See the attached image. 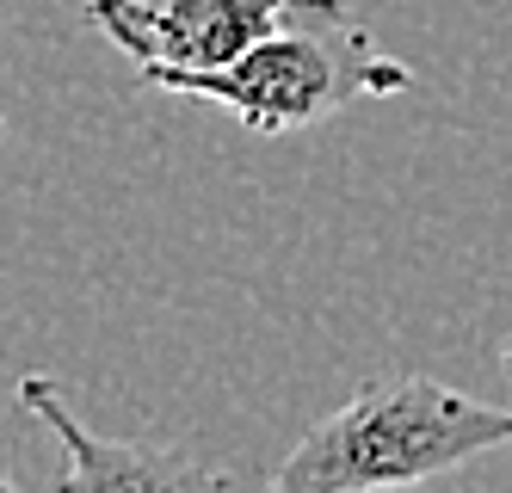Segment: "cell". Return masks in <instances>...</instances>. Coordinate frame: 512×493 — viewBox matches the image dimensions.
<instances>
[{
	"label": "cell",
	"mask_w": 512,
	"mask_h": 493,
	"mask_svg": "<svg viewBox=\"0 0 512 493\" xmlns=\"http://www.w3.org/2000/svg\"><path fill=\"white\" fill-rule=\"evenodd\" d=\"M512 444V407H488L432 376H371L278 463V493L420 487Z\"/></svg>",
	"instance_id": "1"
},
{
	"label": "cell",
	"mask_w": 512,
	"mask_h": 493,
	"mask_svg": "<svg viewBox=\"0 0 512 493\" xmlns=\"http://www.w3.org/2000/svg\"><path fill=\"white\" fill-rule=\"evenodd\" d=\"M155 87L229 111L253 136H297V130L340 118L358 99L408 93L414 68L395 62L377 37L346 13V0H327L321 13L260 37V44L241 50L235 62L198 68V74H161Z\"/></svg>",
	"instance_id": "2"
},
{
	"label": "cell",
	"mask_w": 512,
	"mask_h": 493,
	"mask_svg": "<svg viewBox=\"0 0 512 493\" xmlns=\"http://www.w3.org/2000/svg\"><path fill=\"white\" fill-rule=\"evenodd\" d=\"M327 0H87V19L136 62L142 81L223 68L260 37L321 13Z\"/></svg>",
	"instance_id": "3"
},
{
	"label": "cell",
	"mask_w": 512,
	"mask_h": 493,
	"mask_svg": "<svg viewBox=\"0 0 512 493\" xmlns=\"http://www.w3.org/2000/svg\"><path fill=\"white\" fill-rule=\"evenodd\" d=\"M19 407L62 438V487L68 493H105V487H229L223 469H204L179 450H149V444H118V438H93L75 413H68L62 389L50 376H25Z\"/></svg>",
	"instance_id": "4"
},
{
	"label": "cell",
	"mask_w": 512,
	"mask_h": 493,
	"mask_svg": "<svg viewBox=\"0 0 512 493\" xmlns=\"http://www.w3.org/2000/svg\"><path fill=\"white\" fill-rule=\"evenodd\" d=\"M506 370H512V339H506Z\"/></svg>",
	"instance_id": "5"
},
{
	"label": "cell",
	"mask_w": 512,
	"mask_h": 493,
	"mask_svg": "<svg viewBox=\"0 0 512 493\" xmlns=\"http://www.w3.org/2000/svg\"><path fill=\"white\" fill-rule=\"evenodd\" d=\"M0 487H7V475H0Z\"/></svg>",
	"instance_id": "6"
},
{
	"label": "cell",
	"mask_w": 512,
	"mask_h": 493,
	"mask_svg": "<svg viewBox=\"0 0 512 493\" xmlns=\"http://www.w3.org/2000/svg\"><path fill=\"white\" fill-rule=\"evenodd\" d=\"M0 130H7V118H0Z\"/></svg>",
	"instance_id": "7"
}]
</instances>
